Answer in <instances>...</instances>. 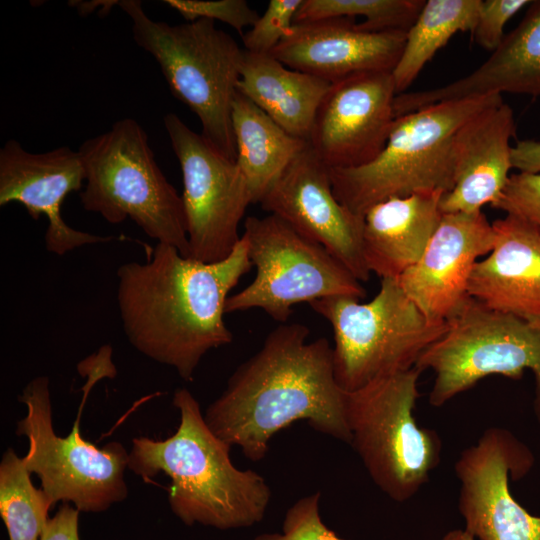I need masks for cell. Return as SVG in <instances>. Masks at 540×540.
I'll return each instance as SVG.
<instances>
[{
    "instance_id": "8fae6325",
    "label": "cell",
    "mask_w": 540,
    "mask_h": 540,
    "mask_svg": "<svg viewBox=\"0 0 540 540\" xmlns=\"http://www.w3.org/2000/svg\"><path fill=\"white\" fill-rule=\"evenodd\" d=\"M244 227L242 237L256 276L228 297L225 313L259 308L284 323L298 303L332 296L365 297V289L341 262L280 217L249 216Z\"/></svg>"
},
{
    "instance_id": "9a60e30c",
    "label": "cell",
    "mask_w": 540,
    "mask_h": 540,
    "mask_svg": "<svg viewBox=\"0 0 540 540\" xmlns=\"http://www.w3.org/2000/svg\"><path fill=\"white\" fill-rule=\"evenodd\" d=\"M391 72L332 83L315 116L308 143L330 169L359 167L385 147L396 119Z\"/></svg>"
},
{
    "instance_id": "d6a6232c",
    "label": "cell",
    "mask_w": 540,
    "mask_h": 540,
    "mask_svg": "<svg viewBox=\"0 0 540 540\" xmlns=\"http://www.w3.org/2000/svg\"><path fill=\"white\" fill-rule=\"evenodd\" d=\"M79 513L76 507L62 503L54 516L48 518L39 540H80Z\"/></svg>"
},
{
    "instance_id": "6da1fadb",
    "label": "cell",
    "mask_w": 540,
    "mask_h": 540,
    "mask_svg": "<svg viewBox=\"0 0 540 540\" xmlns=\"http://www.w3.org/2000/svg\"><path fill=\"white\" fill-rule=\"evenodd\" d=\"M144 263L117 270V304L124 333L141 354L192 381L203 356L232 342L224 322L226 301L252 263L240 241L225 259L204 263L173 246L146 247Z\"/></svg>"
},
{
    "instance_id": "1f68e13d",
    "label": "cell",
    "mask_w": 540,
    "mask_h": 540,
    "mask_svg": "<svg viewBox=\"0 0 540 540\" xmlns=\"http://www.w3.org/2000/svg\"><path fill=\"white\" fill-rule=\"evenodd\" d=\"M530 2L529 0H481L477 23L473 30L477 44L494 51L504 38L503 30L506 23Z\"/></svg>"
},
{
    "instance_id": "ba28073f",
    "label": "cell",
    "mask_w": 540,
    "mask_h": 540,
    "mask_svg": "<svg viewBox=\"0 0 540 540\" xmlns=\"http://www.w3.org/2000/svg\"><path fill=\"white\" fill-rule=\"evenodd\" d=\"M421 373L413 367L346 391L350 444L373 482L396 502L415 496L441 457L438 433L419 427L414 416Z\"/></svg>"
},
{
    "instance_id": "7402d4cb",
    "label": "cell",
    "mask_w": 540,
    "mask_h": 540,
    "mask_svg": "<svg viewBox=\"0 0 540 540\" xmlns=\"http://www.w3.org/2000/svg\"><path fill=\"white\" fill-rule=\"evenodd\" d=\"M330 86L322 78L287 67L271 54L244 50L237 91L297 138L309 140Z\"/></svg>"
},
{
    "instance_id": "ac0fdd59",
    "label": "cell",
    "mask_w": 540,
    "mask_h": 540,
    "mask_svg": "<svg viewBox=\"0 0 540 540\" xmlns=\"http://www.w3.org/2000/svg\"><path fill=\"white\" fill-rule=\"evenodd\" d=\"M405 40L404 31L368 32L354 19L331 18L294 23L270 54L332 84L363 73H392Z\"/></svg>"
},
{
    "instance_id": "f546056e",
    "label": "cell",
    "mask_w": 540,
    "mask_h": 540,
    "mask_svg": "<svg viewBox=\"0 0 540 540\" xmlns=\"http://www.w3.org/2000/svg\"><path fill=\"white\" fill-rule=\"evenodd\" d=\"M164 3L176 10L187 22L198 19L219 20L228 24L241 35L259 18L256 10L246 0H165Z\"/></svg>"
},
{
    "instance_id": "4fadbf2b",
    "label": "cell",
    "mask_w": 540,
    "mask_h": 540,
    "mask_svg": "<svg viewBox=\"0 0 540 540\" xmlns=\"http://www.w3.org/2000/svg\"><path fill=\"white\" fill-rule=\"evenodd\" d=\"M534 463L529 448L510 431L489 428L455 463L458 509L465 530L480 540H540V516L515 500L509 480L524 477Z\"/></svg>"
},
{
    "instance_id": "d4e9b609",
    "label": "cell",
    "mask_w": 540,
    "mask_h": 540,
    "mask_svg": "<svg viewBox=\"0 0 540 540\" xmlns=\"http://www.w3.org/2000/svg\"><path fill=\"white\" fill-rule=\"evenodd\" d=\"M481 0H427L411 28L392 71L396 93L417 78L436 52L457 32L474 30Z\"/></svg>"
},
{
    "instance_id": "e0dca14e",
    "label": "cell",
    "mask_w": 540,
    "mask_h": 540,
    "mask_svg": "<svg viewBox=\"0 0 540 540\" xmlns=\"http://www.w3.org/2000/svg\"><path fill=\"white\" fill-rule=\"evenodd\" d=\"M494 238L492 223L482 211L443 213L418 262L397 281L430 320L447 322L469 299L472 270L492 251Z\"/></svg>"
},
{
    "instance_id": "30bf717a",
    "label": "cell",
    "mask_w": 540,
    "mask_h": 540,
    "mask_svg": "<svg viewBox=\"0 0 540 540\" xmlns=\"http://www.w3.org/2000/svg\"><path fill=\"white\" fill-rule=\"evenodd\" d=\"M447 324L446 332L415 365L435 375L429 403L441 407L487 376L520 379L530 369L535 378L534 412L540 423V321L489 308L469 297Z\"/></svg>"
},
{
    "instance_id": "44dd1931",
    "label": "cell",
    "mask_w": 540,
    "mask_h": 540,
    "mask_svg": "<svg viewBox=\"0 0 540 540\" xmlns=\"http://www.w3.org/2000/svg\"><path fill=\"white\" fill-rule=\"evenodd\" d=\"M442 191L392 197L364 215L363 255L368 270L397 279L424 253L441 218Z\"/></svg>"
},
{
    "instance_id": "d590c367",
    "label": "cell",
    "mask_w": 540,
    "mask_h": 540,
    "mask_svg": "<svg viewBox=\"0 0 540 540\" xmlns=\"http://www.w3.org/2000/svg\"><path fill=\"white\" fill-rule=\"evenodd\" d=\"M440 540H475L465 529H454L446 533Z\"/></svg>"
},
{
    "instance_id": "603a6c76",
    "label": "cell",
    "mask_w": 540,
    "mask_h": 540,
    "mask_svg": "<svg viewBox=\"0 0 540 540\" xmlns=\"http://www.w3.org/2000/svg\"><path fill=\"white\" fill-rule=\"evenodd\" d=\"M504 92L540 96V0L529 3L520 23L483 64L444 88L448 99Z\"/></svg>"
},
{
    "instance_id": "e575fe53",
    "label": "cell",
    "mask_w": 540,
    "mask_h": 540,
    "mask_svg": "<svg viewBox=\"0 0 540 540\" xmlns=\"http://www.w3.org/2000/svg\"><path fill=\"white\" fill-rule=\"evenodd\" d=\"M71 3H74L70 5L77 8L78 12L81 15H87L93 12V10H95L96 8H101L103 12L108 13L112 6L118 5L119 1H73Z\"/></svg>"
},
{
    "instance_id": "3957f363",
    "label": "cell",
    "mask_w": 540,
    "mask_h": 540,
    "mask_svg": "<svg viewBox=\"0 0 540 540\" xmlns=\"http://www.w3.org/2000/svg\"><path fill=\"white\" fill-rule=\"evenodd\" d=\"M172 404L180 414L176 432L132 439L128 468L144 481L167 475L171 511L187 526L231 530L261 522L272 497L265 479L234 466L232 446L211 431L188 389L178 388Z\"/></svg>"
},
{
    "instance_id": "f1b7e54d",
    "label": "cell",
    "mask_w": 540,
    "mask_h": 540,
    "mask_svg": "<svg viewBox=\"0 0 540 540\" xmlns=\"http://www.w3.org/2000/svg\"><path fill=\"white\" fill-rule=\"evenodd\" d=\"M320 492L297 500L286 512L280 533H262L254 540H343L320 516Z\"/></svg>"
},
{
    "instance_id": "7a4b0ae2",
    "label": "cell",
    "mask_w": 540,
    "mask_h": 540,
    "mask_svg": "<svg viewBox=\"0 0 540 540\" xmlns=\"http://www.w3.org/2000/svg\"><path fill=\"white\" fill-rule=\"evenodd\" d=\"M308 327L282 324L242 363L206 409L205 422L252 461L263 459L272 437L298 420L350 444L346 391L337 383L326 338L308 341Z\"/></svg>"
},
{
    "instance_id": "83f0119b",
    "label": "cell",
    "mask_w": 540,
    "mask_h": 540,
    "mask_svg": "<svg viewBox=\"0 0 540 540\" xmlns=\"http://www.w3.org/2000/svg\"><path fill=\"white\" fill-rule=\"evenodd\" d=\"M303 0H270L264 13L242 35L244 50L270 54L289 34Z\"/></svg>"
},
{
    "instance_id": "5b68a950",
    "label": "cell",
    "mask_w": 540,
    "mask_h": 540,
    "mask_svg": "<svg viewBox=\"0 0 540 540\" xmlns=\"http://www.w3.org/2000/svg\"><path fill=\"white\" fill-rule=\"evenodd\" d=\"M118 5L132 21L134 41L160 65L171 93L199 118L201 134L236 160L232 106L244 49L215 21L170 25L152 20L140 1Z\"/></svg>"
},
{
    "instance_id": "4dcf8cb0",
    "label": "cell",
    "mask_w": 540,
    "mask_h": 540,
    "mask_svg": "<svg viewBox=\"0 0 540 540\" xmlns=\"http://www.w3.org/2000/svg\"><path fill=\"white\" fill-rule=\"evenodd\" d=\"M491 207L540 229V173L511 174L501 197Z\"/></svg>"
},
{
    "instance_id": "d6986e66",
    "label": "cell",
    "mask_w": 540,
    "mask_h": 540,
    "mask_svg": "<svg viewBox=\"0 0 540 540\" xmlns=\"http://www.w3.org/2000/svg\"><path fill=\"white\" fill-rule=\"evenodd\" d=\"M514 134V113L504 102L483 110L458 130L454 186L441 197L442 213H476L499 200L513 169Z\"/></svg>"
},
{
    "instance_id": "277c9868",
    "label": "cell",
    "mask_w": 540,
    "mask_h": 540,
    "mask_svg": "<svg viewBox=\"0 0 540 540\" xmlns=\"http://www.w3.org/2000/svg\"><path fill=\"white\" fill-rule=\"evenodd\" d=\"M499 94L449 100L396 117L383 150L359 167L330 169L334 195L364 216L392 197L450 191L454 186V139L483 110L502 103Z\"/></svg>"
},
{
    "instance_id": "7c38bea8",
    "label": "cell",
    "mask_w": 540,
    "mask_h": 540,
    "mask_svg": "<svg viewBox=\"0 0 540 540\" xmlns=\"http://www.w3.org/2000/svg\"><path fill=\"white\" fill-rule=\"evenodd\" d=\"M183 179L188 258L204 263L228 257L241 239L239 224L252 204L236 162L175 113L163 118Z\"/></svg>"
},
{
    "instance_id": "52a82bcc",
    "label": "cell",
    "mask_w": 540,
    "mask_h": 540,
    "mask_svg": "<svg viewBox=\"0 0 540 540\" xmlns=\"http://www.w3.org/2000/svg\"><path fill=\"white\" fill-rule=\"evenodd\" d=\"M309 305L333 329L334 375L347 392L415 367L448 328L447 322L430 320L394 278L381 279L377 295L366 303L332 296Z\"/></svg>"
},
{
    "instance_id": "cb8c5ba5",
    "label": "cell",
    "mask_w": 540,
    "mask_h": 540,
    "mask_svg": "<svg viewBox=\"0 0 540 540\" xmlns=\"http://www.w3.org/2000/svg\"><path fill=\"white\" fill-rule=\"evenodd\" d=\"M236 162L246 180L252 204L264 196L292 160L307 147L237 91L232 106Z\"/></svg>"
},
{
    "instance_id": "ffe728a7",
    "label": "cell",
    "mask_w": 540,
    "mask_h": 540,
    "mask_svg": "<svg viewBox=\"0 0 540 540\" xmlns=\"http://www.w3.org/2000/svg\"><path fill=\"white\" fill-rule=\"evenodd\" d=\"M494 246L478 261L468 295L489 308L540 321V229L514 215L492 222Z\"/></svg>"
},
{
    "instance_id": "9c48e42d",
    "label": "cell",
    "mask_w": 540,
    "mask_h": 540,
    "mask_svg": "<svg viewBox=\"0 0 540 540\" xmlns=\"http://www.w3.org/2000/svg\"><path fill=\"white\" fill-rule=\"evenodd\" d=\"M26 415L17 423L16 434L29 442L23 457L29 472L35 473L41 489L54 506L73 503L80 512L100 513L128 495L125 471L129 452L117 441L99 448L80 434L79 419L66 437L53 428L49 379H32L18 397Z\"/></svg>"
},
{
    "instance_id": "4316f807",
    "label": "cell",
    "mask_w": 540,
    "mask_h": 540,
    "mask_svg": "<svg viewBox=\"0 0 540 540\" xmlns=\"http://www.w3.org/2000/svg\"><path fill=\"white\" fill-rule=\"evenodd\" d=\"M425 4L424 0H303L294 23L357 16L363 31L407 32Z\"/></svg>"
},
{
    "instance_id": "836d02e7",
    "label": "cell",
    "mask_w": 540,
    "mask_h": 540,
    "mask_svg": "<svg viewBox=\"0 0 540 540\" xmlns=\"http://www.w3.org/2000/svg\"><path fill=\"white\" fill-rule=\"evenodd\" d=\"M512 168L519 172L540 173V141H516L511 151Z\"/></svg>"
},
{
    "instance_id": "5bb4252c",
    "label": "cell",
    "mask_w": 540,
    "mask_h": 540,
    "mask_svg": "<svg viewBox=\"0 0 540 540\" xmlns=\"http://www.w3.org/2000/svg\"><path fill=\"white\" fill-rule=\"evenodd\" d=\"M302 235L323 246L359 281L369 279L363 255L364 216L334 195L330 168L309 143L288 165L260 202Z\"/></svg>"
},
{
    "instance_id": "484cf974",
    "label": "cell",
    "mask_w": 540,
    "mask_h": 540,
    "mask_svg": "<svg viewBox=\"0 0 540 540\" xmlns=\"http://www.w3.org/2000/svg\"><path fill=\"white\" fill-rule=\"evenodd\" d=\"M30 475L23 457L8 448L0 462V515L9 540H39L53 507Z\"/></svg>"
},
{
    "instance_id": "2e32d148",
    "label": "cell",
    "mask_w": 540,
    "mask_h": 540,
    "mask_svg": "<svg viewBox=\"0 0 540 540\" xmlns=\"http://www.w3.org/2000/svg\"><path fill=\"white\" fill-rule=\"evenodd\" d=\"M83 182L85 172L79 152L69 147L31 153L10 139L0 149V206L17 202L34 220L45 216V247L53 254L62 256L76 248L115 238L76 230L62 218L64 199L80 190Z\"/></svg>"
},
{
    "instance_id": "8992f818",
    "label": "cell",
    "mask_w": 540,
    "mask_h": 540,
    "mask_svg": "<svg viewBox=\"0 0 540 540\" xmlns=\"http://www.w3.org/2000/svg\"><path fill=\"white\" fill-rule=\"evenodd\" d=\"M85 172L80 200L86 211L108 223L130 218L157 243L188 257L187 225L182 196L158 166L142 126L132 118L82 143Z\"/></svg>"
}]
</instances>
